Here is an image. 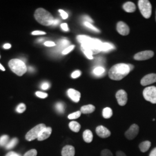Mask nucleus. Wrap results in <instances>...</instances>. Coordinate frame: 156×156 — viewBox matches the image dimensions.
I'll use <instances>...</instances> for the list:
<instances>
[{"mask_svg": "<svg viewBox=\"0 0 156 156\" xmlns=\"http://www.w3.org/2000/svg\"><path fill=\"white\" fill-rule=\"evenodd\" d=\"M130 72L128 64L124 63L117 64L110 69L109 77L114 80H120L126 77Z\"/></svg>", "mask_w": 156, "mask_h": 156, "instance_id": "f257e3e1", "label": "nucleus"}, {"mask_svg": "<svg viewBox=\"0 0 156 156\" xmlns=\"http://www.w3.org/2000/svg\"><path fill=\"white\" fill-rule=\"evenodd\" d=\"M34 17L38 22L46 26L52 25L55 20L51 14L43 8L37 9L35 12Z\"/></svg>", "mask_w": 156, "mask_h": 156, "instance_id": "f03ea898", "label": "nucleus"}, {"mask_svg": "<svg viewBox=\"0 0 156 156\" xmlns=\"http://www.w3.org/2000/svg\"><path fill=\"white\" fill-rule=\"evenodd\" d=\"M9 66L12 72L15 73L18 76H22L27 72V68L24 62L19 59H12L9 62Z\"/></svg>", "mask_w": 156, "mask_h": 156, "instance_id": "7ed1b4c3", "label": "nucleus"}, {"mask_svg": "<svg viewBox=\"0 0 156 156\" xmlns=\"http://www.w3.org/2000/svg\"><path fill=\"white\" fill-rule=\"evenodd\" d=\"M138 6L142 16L146 19H149L152 12V6L150 1L147 0H140L138 1Z\"/></svg>", "mask_w": 156, "mask_h": 156, "instance_id": "20e7f679", "label": "nucleus"}, {"mask_svg": "<svg viewBox=\"0 0 156 156\" xmlns=\"http://www.w3.org/2000/svg\"><path fill=\"white\" fill-rule=\"evenodd\" d=\"M46 127L44 124H39L30 130L26 135V140L28 141H31L35 139H38L40 133Z\"/></svg>", "mask_w": 156, "mask_h": 156, "instance_id": "39448f33", "label": "nucleus"}, {"mask_svg": "<svg viewBox=\"0 0 156 156\" xmlns=\"http://www.w3.org/2000/svg\"><path fill=\"white\" fill-rule=\"evenodd\" d=\"M143 95L146 100L155 104H156V87H147L144 90Z\"/></svg>", "mask_w": 156, "mask_h": 156, "instance_id": "423d86ee", "label": "nucleus"}, {"mask_svg": "<svg viewBox=\"0 0 156 156\" xmlns=\"http://www.w3.org/2000/svg\"><path fill=\"white\" fill-rule=\"evenodd\" d=\"M139 131H140L139 126L136 124H133L125 133V136L128 140H134V138L138 135V134L139 133Z\"/></svg>", "mask_w": 156, "mask_h": 156, "instance_id": "0eeeda50", "label": "nucleus"}, {"mask_svg": "<svg viewBox=\"0 0 156 156\" xmlns=\"http://www.w3.org/2000/svg\"><path fill=\"white\" fill-rule=\"evenodd\" d=\"M154 55V53L151 50H145L143 51H140L136 55H135L134 58L135 60L142 61L146 60L152 58Z\"/></svg>", "mask_w": 156, "mask_h": 156, "instance_id": "6e6552de", "label": "nucleus"}, {"mask_svg": "<svg viewBox=\"0 0 156 156\" xmlns=\"http://www.w3.org/2000/svg\"><path fill=\"white\" fill-rule=\"evenodd\" d=\"M116 98L117 99L119 105L120 106L126 105L127 102V94L123 90H120L117 91L116 94Z\"/></svg>", "mask_w": 156, "mask_h": 156, "instance_id": "1a4fd4ad", "label": "nucleus"}, {"mask_svg": "<svg viewBox=\"0 0 156 156\" xmlns=\"http://www.w3.org/2000/svg\"><path fill=\"white\" fill-rule=\"evenodd\" d=\"M95 132H96V134H97V135L101 138H108L111 135V131L108 128L105 127L103 126H98L96 128Z\"/></svg>", "mask_w": 156, "mask_h": 156, "instance_id": "9d476101", "label": "nucleus"}, {"mask_svg": "<svg viewBox=\"0 0 156 156\" xmlns=\"http://www.w3.org/2000/svg\"><path fill=\"white\" fill-rule=\"evenodd\" d=\"M155 82H156V73H150L146 75L141 79L140 84L142 86H145L150 85Z\"/></svg>", "mask_w": 156, "mask_h": 156, "instance_id": "9b49d317", "label": "nucleus"}, {"mask_svg": "<svg viewBox=\"0 0 156 156\" xmlns=\"http://www.w3.org/2000/svg\"><path fill=\"white\" fill-rule=\"evenodd\" d=\"M117 31L120 35L125 36L129 33V28L127 24L120 21L117 23Z\"/></svg>", "mask_w": 156, "mask_h": 156, "instance_id": "f8f14e48", "label": "nucleus"}, {"mask_svg": "<svg viewBox=\"0 0 156 156\" xmlns=\"http://www.w3.org/2000/svg\"><path fill=\"white\" fill-rule=\"evenodd\" d=\"M67 94L68 97L75 102H78L80 99V93L76 90L70 89L67 91Z\"/></svg>", "mask_w": 156, "mask_h": 156, "instance_id": "ddd939ff", "label": "nucleus"}, {"mask_svg": "<svg viewBox=\"0 0 156 156\" xmlns=\"http://www.w3.org/2000/svg\"><path fill=\"white\" fill-rule=\"evenodd\" d=\"M51 132H52V129L51 127H45L40 133L38 138V140L39 141H42L48 139L50 136V135L51 134Z\"/></svg>", "mask_w": 156, "mask_h": 156, "instance_id": "4468645a", "label": "nucleus"}, {"mask_svg": "<svg viewBox=\"0 0 156 156\" xmlns=\"http://www.w3.org/2000/svg\"><path fill=\"white\" fill-rule=\"evenodd\" d=\"M75 154V147L71 145H66L62 149V156H74Z\"/></svg>", "mask_w": 156, "mask_h": 156, "instance_id": "2eb2a0df", "label": "nucleus"}, {"mask_svg": "<svg viewBox=\"0 0 156 156\" xmlns=\"http://www.w3.org/2000/svg\"><path fill=\"white\" fill-rule=\"evenodd\" d=\"M124 10L128 13H133L136 10V6L132 2H127L123 6Z\"/></svg>", "mask_w": 156, "mask_h": 156, "instance_id": "dca6fc26", "label": "nucleus"}, {"mask_svg": "<svg viewBox=\"0 0 156 156\" xmlns=\"http://www.w3.org/2000/svg\"><path fill=\"white\" fill-rule=\"evenodd\" d=\"M83 138L86 143H91L93 140V135L90 129L85 130L83 133Z\"/></svg>", "mask_w": 156, "mask_h": 156, "instance_id": "f3484780", "label": "nucleus"}, {"mask_svg": "<svg viewBox=\"0 0 156 156\" xmlns=\"http://www.w3.org/2000/svg\"><path fill=\"white\" fill-rule=\"evenodd\" d=\"M95 108L94 105H84L82 107H81L80 108V111L83 114H89V113H91L93 112H94Z\"/></svg>", "mask_w": 156, "mask_h": 156, "instance_id": "a211bd4d", "label": "nucleus"}, {"mask_svg": "<svg viewBox=\"0 0 156 156\" xmlns=\"http://www.w3.org/2000/svg\"><path fill=\"white\" fill-rule=\"evenodd\" d=\"M151 146V142L149 140H146L142 142L139 145L140 151L142 153H145L148 151Z\"/></svg>", "mask_w": 156, "mask_h": 156, "instance_id": "6ab92c4d", "label": "nucleus"}, {"mask_svg": "<svg viewBox=\"0 0 156 156\" xmlns=\"http://www.w3.org/2000/svg\"><path fill=\"white\" fill-rule=\"evenodd\" d=\"M69 128L75 133H78L81 128L80 124L75 121L70 122L69 124Z\"/></svg>", "mask_w": 156, "mask_h": 156, "instance_id": "aec40b11", "label": "nucleus"}, {"mask_svg": "<svg viewBox=\"0 0 156 156\" xmlns=\"http://www.w3.org/2000/svg\"><path fill=\"white\" fill-rule=\"evenodd\" d=\"M113 115V112L111 108L107 107L103 109L102 111V116L105 119H109Z\"/></svg>", "mask_w": 156, "mask_h": 156, "instance_id": "412c9836", "label": "nucleus"}, {"mask_svg": "<svg viewBox=\"0 0 156 156\" xmlns=\"http://www.w3.org/2000/svg\"><path fill=\"white\" fill-rule=\"evenodd\" d=\"M81 49L83 51L84 54L86 55V56L89 58V59H93V52L91 49H90L89 48L84 47L83 46H81Z\"/></svg>", "mask_w": 156, "mask_h": 156, "instance_id": "4be33fe9", "label": "nucleus"}, {"mask_svg": "<svg viewBox=\"0 0 156 156\" xmlns=\"http://www.w3.org/2000/svg\"><path fill=\"white\" fill-rule=\"evenodd\" d=\"M17 143H18V139L17 138H14L8 143V144L5 146L6 149H12L17 144Z\"/></svg>", "mask_w": 156, "mask_h": 156, "instance_id": "5701e85b", "label": "nucleus"}, {"mask_svg": "<svg viewBox=\"0 0 156 156\" xmlns=\"http://www.w3.org/2000/svg\"><path fill=\"white\" fill-rule=\"evenodd\" d=\"M113 48H115V47L113 45L108 43H102V45L101 46V51H106L111 50Z\"/></svg>", "mask_w": 156, "mask_h": 156, "instance_id": "b1692460", "label": "nucleus"}, {"mask_svg": "<svg viewBox=\"0 0 156 156\" xmlns=\"http://www.w3.org/2000/svg\"><path fill=\"white\" fill-rule=\"evenodd\" d=\"M9 142V136L5 135L0 138V146H6Z\"/></svg>", "mask_w": 156, "mask_h": 156, "instance_id": "393cba45", "label": "nucleus"}, {"mask_svg": "<svg viewBox=\"0 0 156 156\" xmlns=\"http://www.w3.org/2000/svg\"><path fill=\"white\" fill-rule=\"evenodd\" d=\"M56 109L60 113H63L65 111V106L62 102H57L56 104Z\"/></svg>", "mask_w": 156, "mask_h": 156, "instance_id": "a878e982", "label": "nucleus"}, {"mask_svg": "<svg viewBox=\"0 0 156 156\" xmlns=\"http://www.w3.org/2000/svg\"><path fill=\"white\" fill-rule=\"evenodd\" d=\"M81 114H82V113H81L80 111L75 112L74 113H73L69 115L68 116V118L69 119H70V120L76 119H78V118H79V117L81 116Z\"/></svg>", "mask_w": 156, "mask_h": 156, "instance_id": "bb28decb", "label": "nucleus"}, {"mask_svg": "<svg viewBox=\"0 0 156 156\" xmlns=\"http://www.w3.org/2000/svg\"><path fill=\"white\" fill-rule=\"evenodd\" d=\"M94 73L96 75H101L105 72V69L102 67H96L94 69Z\"/></svg>", "mask_w": 156, "mask_h": 156, "instance_id": "cd10ccee", "label": "nucleus"}, {"mask_svg": "<svg viewBox=\"0 0 156 156\" xmlns=\"http://www.w3.org/2000/svg\"><path fill=\"white\" fill-rule=\"evenodd\" d=\"M26 109V106L24 104H20L18 106H17L16 112L19 113H22L23 112L25 111Z\"/></svg>", "mask_w": 156, "mask_h": 156, "instance_id": "c85d7f7f", "label": "nucleus"}, {"mask_svg": "<svg viewBox=\"0 0 156 156\" xmlns=\"http://www.w3.org/2000/svg\"><path fill=\"white\" fill-rule=\"evenodd\" d=\"M84 26H85L86 27H87V28H90V29H91V30H93V31H94L97 32V33H100V31L98 29H97V28H96V27H95L94 26H93L90 23L84 22Z\"/></svg>", "mask_w": 156, "mask_h": 156, "instance_id": "c756f323", "label": "nucleus"}, {"mask_svg": "<svg viewBox=\"0 0 156 156\" xmlns=\"http://www.w3.org/2000/svg\"><path fill=\"white\" fill-rule=\"evenodd\" d=\"M101 156H113L111 151L109 149H104L101 151Z\"/></svg>", "mask_w": 156, "mask_h": 156, "instance_id": "7c9ffc66", "label": "nucleus"}, {"mask_svg": "<svg viewBox=\"0 0 156 156\" xmlns=\"http://www.w3.org/2000/svg\"><path fill=\"white\" fill-rule=\"evenodd\" d=\"M75 48L74 45H71L68 47L66 48L64 50H62V55H67L68 53H69L70 51H71L73 49V48Z\"/></svg>", "mask_w": 156, "mask_h": 156, "instance_id": "2f4dec72", "label": "nucleus"}, {"mask_svg": "<svg viewBox=\"0 0 156 156\" xmlns=\"http://www.w3.org/2000/svg\"><path fill=\"white\" fill-rule=\"evenodd\" d=\"M37 151L35 149H32L26 153L23 156H37Z\"/></svg>", "mask_w": 156, "mask_h": 156, "instance_id": "473e14b6", "label": "nucleus"}, {"mask_svg": "<svg viewBox=\"0 0 156 156\" xmlns=\"http://www.w3.org/2000/svg\"><path fill=\"white\" fill-rule=\"evenodd\" d=\"M35 94H36V95H37V97H38L39 98H46V97H48V95L47 93H43V92H41V91H37V92H36Z\"/></svg>", "mask_w": 156, "mask_h": 156, "instance_id": "72a5a7b5", "label": "nucleus"}, {"mask_svg": "<svg viewBox=\"0 0 156 156\" xmlns=\"http://www.w3.org/2000/svg\"><path fill=\"white\" fill-rule=\"evenodd\" d=\"M58 12L60 13L61 16H62V18L63 19H67V18H68V15L67 13H66L65 11H64L63 10H62V9L59 10Z\"/></svg>", "mask_w": 156, "mask_h": 156, "instance_id": "f704fd0d", "label": "nucleus"}, {"mask_svg": "<svg viewBox=\"0 0 156 156\" xmlns=\"http://www.w3.org/2000/svg\"><path fill=\"white\" fill-rule=\"evenodd\" d=\"M81 75V72L80 71H76L72 73L71 76L73 78H77Z\"/></svg>", "mask_w": 156, "mask_h": 156, "instance_id": "c9c22d12", "label": "nucleus"}, {"mask_svg": "<svg viewBox=\"0 0 156 156\" xmlns=\"http://www.w3.org/2000/svg\"><path fill=\"white\" fill-rule=\"evenodd\" d=\"M49 87H50V84L48 82H44L41 85V88H42V89L43 90L48 89L49 88Z\"/></svg>", "mask_w": 156, "mask_h": 156, "instance_id": "e433bc0d", "label": "nucleus"}, {"mask_svg": "<svg viewBox=\"0 0 156 156\" xmlns=\"http://www.w3.org/2000/svg\"><path fill=\"white\" fill-rule=\"evenodd\" d=\"M44 45L46 46H49V47H51V46H56V44L55 42H51V41H46L44 43Z\"/></svg>", "mask_w": 156, "mask_h": 156, "instance_id": "4c0bfd02", "label": "nucleus"}, {"mask_svg": "<svg viewBox=\"0 0 156 156\" xmlns=\"http://www.w3.org/2000/svg\"><path fill=\"white\" fill-rule=\"evenodd\" d=\"M32 34L33 35H45L46 33L44 32V31H34L33 33Z\"/></svg>", "mask_w": 156, "mask_h": 156, "instance_id": "58836bf2", "label": "nucleus"}, {"mask_svg": "<svg viewBox=\"0 0 156 156\" xmlns=\"http://www.w3.org/2000/svg\"><path fill=\"white\" fill-rule=\"evenodd\" d=\"M61 27L65 31H68L69 30L67 23H62V24H61Z\"/></svg>", "mask_w": 156, "mask_h": 156, "instance_id": "ea45409f", "label": "nucleus"}, {"mask_svg": "<svg viewBox=\"0 0 156 156\" xmlns=\"http://www.w3.org/2000/svg\"><path fill=\"white\" fill-rule=\"evenodd\" d=\"M6 156H20L17 153H15V152H13V151H10L9 152Z\"/></svg>", "mask_w": 156, "mask_h": 156, "instance_id": "a19ab883", "label": "nucleus"}, {"mask_svg": "<svg viewBox=\"0 0 156 156\" xmlns=\"http://www.w3.org/2000/svg\"><path fill=\"white\" fill-rule=\"evenodd\" d=\"M116 156H127L126 154L122 151H117V152L116 153Z\"/></svg>", "mask_w": 156, "mask_h": 156, "instance_id": "79ce46f5", "label": "nucleus"}, {"mask_svg": "<svg viewBox=\"0 0 156 156\" xmlns=\"http://www.w3.org/2000/svg\"><path fill=\"white\" fill-rule=\"evenodd\" d=\"M84 21L85 22H87L89 23H93V20L89 16H86L84 17Z\"/></svg>", "mask_w": 156, "mask_h": 156, "instance_id": "37998d69", "label": "nucleus"}, {"mask_svg": "<svg viewBox=\"0 0 156 156\" xmlns=\"http://www.w3.org/2000/svg\"><path fill=\"white\" fill-rule=\"evenodd\" d=\"M149 156H156V147L154 148L152 151H151Z\"/></svg>", "mask_w": 156, "mask_h": 156, "instance_id": "c03bdc74", "label": "nucleus"}, {"mask_svg": "<svg viewBox=\"0 0 156 156\" xmlns=\"http://www.w3.org/2000/svg\"><path fill=\"white\" fill-rule=\"evenodd\" d=\"M11 45L9 44H6L4 45V48H5V49H9L11 48Z\"/></svg>", "mask_w": 156, "mask_h": 156, "instance_id": "a18cd8bd", "label": "nucleus"}, {"mask_svg": "<svg viewBox=\"0 0 156 156\" xmlns=\"http://www.w3.org/2000/svg\"><path fill=\"white\" fill-rule=\"evenodd\" d=\"M59 20L58 19H55V20H54V21H53V24H52V25L51 26H57L58 23H59Z\"/></svg>", "mask_w": 156, "mask_h": 156, "instance_id": "49530a36", "label": "nucleus"}, {"mask_svg": "<svg viewBox=\"0 0 156 156\" xmlns=\"http://www.w3.org/2000/svg\"><path fill=\"white\" fill-rule=\"evenodd\" d=\"M128 67H129V69H130V71H131L134 69V66L132 65V64H128Z\"/></svg>", "mask_w": 156, "mask_h": 156, "instance_id": "de8ad7c7", "label": "nucleus"}, {"mask_svg": "<svg viewBox=\"0 0 156 156\" xmlns=\"http://www.w3.org/2000/svg\"><path fill=\"white\" fill-rule=\"evenodd\" d=\"M28 71L30 72H34V68L33 67H30L28 68Z\"/></svg>", "mask_w": 156, "mask_h": 156, "instance_id": "09e8293b", "label": "nucleus"}, {"mask_svg": "<svg viewBox=\"0 0 156 156\" xmlns=\"http://www.w3.org/2000/svg\"><path fill=\"white\" fill-rule=\"evenodd\" d=\"M0 69H1L2 71H5V68L3 67L1 64H0Z\"/></svg>", "mask_w": 156, "mask_h": 156, "instance_id": "8fccbe9b", "label": "nucleus"}, {"mask_svg": "<svg viewBox=\"0 0 156 156\" xmlns=\"http://www.w3.org/2000/svg\"><path fill=\"white\" fill-rule=\"evenodd\" d=\"M43 41H44V39H43V38H42V39H39L38 40V42H42Z\"/></svg>", "mask_w": 156, "mask_h": 156, "instance_id": "3c124183", "label": "nucleus"}, {"mask_svg": "<svg viewBox=\"0 0 156 156\" xmlns=\"http://www.w3.org/2000/svg\"></svg>", "mask_w": 156, "mask_h": 156, "instance_id": "603ef678", "label": "nucleus"}]
</instances>
